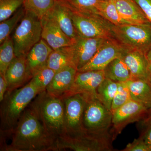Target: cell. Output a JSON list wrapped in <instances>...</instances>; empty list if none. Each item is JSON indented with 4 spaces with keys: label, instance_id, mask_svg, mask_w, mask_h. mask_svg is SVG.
<instances>
[{
    "label": "cell",
    "instance_id": "ba28073f",
    "mask_svg": "<svg viewBox=\"0 0 151 151\" xmlns=\"http://www.w3.org/2000/svg\"><path fill=\"white\" fill-rule=\"evenodd\" d=\"M70 9L73 25L78 36L105 39L114 38L112 31L113 24L101 16Z\"/></svg>",
    "mask_w": 151,
    "mask_h": 151
},
{
    "label": "cell",
    "instance_id": "4dcf8cb0",
    "mask_svg": "<svg viewBox=\"0 0 151 151\" xmlns=\"http://www.w3.org/2000/svg\"><path fill=\"white\" fill-rule=\"evenodd\" d=\"M132 100L129 89L127 82L118 83V89L113 98L111 111L112 113Z\"/></svg>",
    "mask_w": 151,
    "mask_h": 151
},
{
    "label": "cell",
    "instance_id": "7a4b0ae2",
    "mask_svg": "<svg viewBox=\"0 0 151 151\" xmlns=\"http://www.w3.org/2000/svg\"><path fill=\"white\" fill-rule=\"evenodd\" d=\"M39 93V91L29 82L22 87L6 94L1 102L2 136H11L26 108Z\"/></svg>",
    "mask_w": 151,
    "mask_h": 151
},
{
    "label": "cell",
    "instance_id": "8fae6325",
    "mask_svg": "<svg viewBox=\"0 0 151 151\" xmlns=\"http://www.w3.org/2000/svg\"><path fill=\"white\" fill-rule=\"evenodd\" d=\"M126 48L115 38L107 39L92 60L78 71L103 70L113 60L121 57Z\"/></svg>",
    "mask_w": 151,
    "mask_h": 151
},
{
    "label": "cell",
    "instance_id": "4fadbf2b",
    "mask_svg": "<svg viewBox=\"0 0 151 151\" xmlns=\"http://www.w3.org/2000/svg\"><path fill=\"white\" fill-rule=\"evenodd\" d=\"M105 78L103 70L77 71L73 86L64 97L76 94L96 96L97 87Z\"/></svg>",
    "mask_w": 151,
    "mask_h": 151
},
{
    "label": "cell",
    "instance_id": "5b68a950",
    "mask_svg": "<svg viewBox=\"0 0 151 151\" xmlns=\"http://www.w3.org/2000/svg\"><path fill=\"white\" fill-rule=\"evenodd\" d=\"M85 94L86 103L83 117V127L85 131L94 134L113 133L111 132L112 111L96 95Z\"/></svg>",
    "mask_w": 151,
    "mask_h": 151
},
{
    "label": "cell",
    "instance_id": "9a60e30c",
    "mask_svg": "<svg viewBox=\"0 0 151 151\" xmlns=\"http://www.w3.org/2000/svg\"><path fill=\"white\" fill-rule=\"evenodd\" d=\"M41 22L42 38L53 50L72 45L73 41L64 33L53 19L47 16Z\"/></svg>",
    "mask_w": 151,
    "mask_h": 151
},
{
    "label": "cell",
    "instance_id": "d6a6232c",
    "mask_svg": "<svg viewBox=\"0 0 151 151\" xmlns=\"http://www.w3.org/2000/svg\"><path fill=\"white\" fill-rule=\"evenodd\" d=\"M137 123V128L139 133V137L145 142L151 150V113L149 112Z\"/></svg>",
    "mask_w": 151,
    "mask_h": 151
},
{
    "label": "cell",
    "instance_id": "8992f818",
    "mask_svg": "<svg viewBox=\"0 0 151 151\" xmlns=\"http://www.w3.org/2000/svg\"><path fill=\"white\" fill-rule=\"evenodd\" d=\"M42 28L41 21L33 14L25 11L12 37L16 56L27 55L41 39Z\"/></svg>",
    "mask_w": 151,
    "mask_h": 151
},
{
    "label": "cell",
    "instance_id": "ac0fdd59",
    "mask_svg": "<svg viewBox=\"0 0 151 151\" xmlns=\"http://www.w3.org/2000/svg\"><path fill=\"white\" fill-rule=\"evenodd\" d=\"M121 58L129 68L132 79L149 81L148 63L146 54L139 50L127 47Z\"/></svg>",
    "mask_w": 151,
    "mask_h": 151
},
{
    "label": "cell",
    "instance_id": "3957f363",
    "mask_svg": "<svg viewBox=\"0 0 151 151\" xmlns=\"http://www.w3.org/2000/svg\"><path fill=\"white\" fill-rule=\"evenodd\" d=\"M47 132L57 140L66 134L63 99L50 95L46 90L39 93L31 104Z\"/></svg>",
    "mask_w": 151,
    "mask_h": 151
},
{
    "label": "cell",
    "instance_id": "f35d334b",
    "mask_svg": "<svg viewBox=\"0 0 151 151\" xmlns=\"http://www.w3.org/2000/svg\"><path fill=\"white\" fill-rule=\"evenodd\" d=\"M149 112H150V113H151V108L149 109Z\"/></svg>",
    "mask_w": 151,
    "mask_h": 151
},
{
    "label": "cell",
    "instance_id": "d6986e66",
    "mask_svg": "<svg viewBox=\"0 0 151 151\" xmlns=\"http://www.w3.org/2000/svg\"><path fill=\"white\" fill-rule=\"evenodd\" d=\"M53 50L41 38L30 50L27 55L28 68L33 77L47 65L50 55Z\"/></svg>",
    "mask_w": 151,
    "mask_h": 151
},
{
    "label": "cell",
    "instance_id": "7c38bea8",
    "mask_svg": "<svg viewBox=\"0 0 151 151\" xmlns=\"http://www.w3.org/2000/svg\"><path fill=\"white\" fill-rule=\"evenodd\" d=\"M107 39L78 36L71 47L73 61L77 70L88 63Z\"/></svg>",
    "mask_w": 151,
    "mask_h": 151
},
{
    "label": "cell",
    "instance_id": "44dd1931",
    "mask_svg": "<svg viewBox=\"0 0 151 151\" xmlns=\"http://www.w3.org/2000/svg\"><path fill=\"white\" fill-rule=\"evenodd\" d=\"M132 100L151 108V83L148 80L132 78L127 81Z\"/></svg>",
    "mask_w": 151,
    "mask_h": 151
},
{
    "label": "cell",
    "instance_id": "d4e9b609",
    "mask_svg": "<svg viewBox=\"0 0 151 151\" xmlns=\"http://www.w3.org/2000/svg\"><path fill=\"white\" fill-rule=\"evenodd\" d=\"M57 0H24L23 6L26 12L37 17L41 21L46 17Z\"/></svg>",
    "mask_w": 151,
    "mask_h": 151
},
{
    "label": "cell",
    "instance_id": "e0dca14e",
    "mask_svg": "<svg viewBox=\"0 0 151 151\" xmlns=\"http://www.w3.org/2000/svg\"><path fill=\"white\" fill-rule=\"evenodd\" d=\"M47 16L55 22L64 33L73 41L78 36L73 25L71 10L61 0H57Z\"/></svg>",
    "mask_w": 151,
    "mask_h": 151
},
{
    "label": "cell",
    "instance_id": "8d00e7d4",
    "mask_svg": "<svg viewBox=\"0 0 151 151\" xmlns=\"http://www.w3.org/2000/svg\"><path fill=\"white\" fill-rule=\"evenodd\" d=\"M147 60L148 63V75L149 81L151 83V50L148 52L147 55Z\"/></svg>",
    "mask_w": 151,
    "mask_h": 151
},
{
    "label": "cell",
    "instance_id": "5bb4252c",
    "mask_svg": "<svg viewBox=\"0 0 151 151\" xmlns=\"http://www.w3.org/2000/svg\"><path fill=\"white\" fill-rule=\"evenodd\" d=\"M26 57L27 55L16 57L8 68L5 75L8 84L6 94L18 89L32 78L28 68Z\"/></svg>",
    "mask_w": 151,
    "mask_h": 151
},
{
    "label": "cell",
    "instance_id": "e575fe53",
    "mask_svg": "<svg viewBox=\"0 0 151 151\" xmlns=\"http://www.w3.org/2000/svg\"><path fill=\"white\" fill-rule=\"evenodd\" d=\"M151 23V0H134Z\"/></svg>",
    "mask_w": 151,
    "mask_h": 151
},
{
    "label": "cell",
    "instance_id": "484cf974",
    "mask_svg": "<svg viewBox=\"0 0 151 151\" xmlns=\"http://www.w3.org/2000/svg\"><path fill=\"white\" fill-rule=\"evenodd\" d=\"M118 83L105 78L97 87L96 91L97 98L111 110L113 98L118 89Z\"/></svg>",
    "mask_w": 151,
    "mask_h": 151
},
{
    "label": "cell",
    "instance_id": "52a82bcc",
    "mask_svg": "<svg viewBox=\"0 0 151 151\" xmlns=\"http://www.w3.org/2000/svg\"><path fill=\"white\" fill-rule=\"evenodd\" d=\"M113 37L127 48L147 55L151 50V23L141 24L113 25Z\"/></svg>",
    "mask_w": 151,
    "mask_h": 151
},
{
    "label": "cell",
    "instance_id": "1f68e13d",
    "mask_svg": "<svg viewBox=\"0 0 151 151\" xmlns=\"http://www.w3.org/2000/svg\"><path fill=\"white\" fill-rule=\"evenodd\" d=\"M23 3L24 0H0V22L10 17Z\"/></svg>",
    "mask_w": 151,
    "mask_h": 151
},
{
    "label": "cell",
    "instance_id": "30bf717a",
    "mask_svg": "<svg viewBox=\"0 0 151 151\" xmlns=\"http://www.w3.org/2000/svg\"><path fill=\"white\" fill-rule=\"evenodd\" d=\"M149 110L142 103L131 100L113 111L111 132L115 137L127 125L142 119L148 114Z\"/></svg>",
    "mask_w": 151,
    "mask_h": 151
},
{
    "label": "cell",
    "instance_id": "2e32d148",
    "mask_svg": "<svg viewBox=\"0 0 151 151\" xmlns=\"http://www.w3.org/2000/svg\"><path fill=\"white\" fill-rule=\"evenodd\" d=\"M77 71L75 68L69 66L56 72L47 88V92L53 97H65L73 86Z\"/></svg>",
    "mask_w": 151,
    "mask_h": 151
},
{
    "label": "cell",
    "instance_id": "f1b7e54d",
    "mask_svg": "<svg viewBox=\"0 0 151 151\" xmlns=\"http://www.w3.org/2000/svg\"><path fill=\"white\" fill-rule=\"evenodd\" d=\"M55 73L54 70L45 66L36 73L29 82L41 93L46 90Z\"/></svg>",
    "mask_w": 151,
    "mask_h": 151
},
{
    "label": "cell",
    "instance_id": "d590c367",
    "mask_svg": "<svg viewBox=\"0 0 151 151\" xmlns=\"http://www.w3.org/2000/svg\"><path fill=\"white\" fill-rule=\"evenodd\" d=\"M7 88V82L5 76L0 73V102H2L4 99Z\"/></svg>",
    "mask_w": 151,
    "mask_h": 151
},
{
    "label": "cell",
    "instance_id": "74e56055",
    "mask_svg": "<svg viewBox=\"0 0 151 151\" xmlns=\"http://www.w3.org/2000/svg\"><path fill=\"white\" fill-rule=\"evenodd\" d=\"M102 1H116V0H102Z\"/></svg>",
    "mask_w": 151,
    "mask_h": 151
},
{
    "label": "cell",
    "instance_id": "ffe728a7",
    "mask_svg": "<svg viewBox=\"0 0 151 151\" xmlns=\"http://www.w3.org/2000/svg\"><path fill=\"white\" fill-rule=\"evenodd\" d=\"M114 2L122 16L132 24L150 22L134 0H116Z\"/></svg>",
    "mask_w": 151,
    "mask_h": 151
},
{
    "label": "cell",
    "instance_id": "4316f807",
    "mask_svg": "<svg viewBox=\"0 0 151 151\" xmlns=\"http://www.w3.org/2000/svg\"><path fill=\"white\" fill-rule=\"evenodd\" d=\"M13 42L9 37L0 47V73L5 75L8 68L16 57Z\"/></svg>",
    "mask_w": 151,
    "mask_h": 151
},
{
    "label": "cell",
    "instance_id": "9c48e42d",
    "mask_svg": "<svg viewBox=\"0 0 151 151\" xmlns=\"http://www.w3.org/2000/svg\"><path fill=\"white\" fill-rule=\"evenodd\" d=\"M63 99L65 105V135L76 136L86 132L83 125V114L86 103L85 94H72Z\"/></svg>",
    "mask_w": 151,
    "mask_h": 151
},
{
    "label": "cell",
    "instance_id": "7402d4cb",
    "mask_svg": "<svg viewBox=\"0 0 151 151\" xmlns=\"http://www.w3.org/2000/svg\"><path fill=\"white\" fill-rule=\"evenodd\" d=\"M46 66L55 72L69 66L76 68L71 47H65L52 50L49 57Z\"/></svg>",
    "mask_w": 151,
    "mask_h": 151
},
{
    "label": "cell",
    "instance_id": "277c9868",
    "mask_svg": "<svg viewBox=\"0 0 151 151\" xmlns=\"http://www.w3.org/2000/svg\"><path fill=\"white\" fill-rule=\"evenodd\" d=\"M113 133L94 134L86 133L76 136L65 135L57 139L55 151L70 149L76 151H113Z\"/></svg>",
    "mask_w": 151,
    "mask_h": 151
},
{
    "label": "cell",
    "instance_id": "6da1fadb",
    "mask_svg": "<svg viewBox=\"0 0 151 151\" xmlns=\"http://www.w3.org/2000/svg\"><path fill=\"white\" fill-rule=\"evenodd\" d=\"M11 136L12 142L3 148L4 151H55L56 139L49 134L31 106L24 111Z\"/></svg>",
    "mask_w": 151,
    "mask_h": 151
},
{
    "label": "cell",
    "instance_id": "836d02e7",
    "mask_svg": "<svg viewBox=\"0 0 151 151\" xmlns=\"http://www.w3.org/2000/svg\"><path fill=\"white\" fill-rule=\"evenodd\" d=\"M122 151H151L148 146L141 138L135 139L132 143H129Z\"/></svg>",
    "mask_w": 151,
    "mask_h": 151
},
{
    "label": "cell",
    "instance_id": "603a6c76",
    "mask_svg": "<svg viewBox=\"0 0 151 151\" xmlns=\"http://www.w3.org/2000/svg\"><path fill=\"white\" fill-rule=\"evenodd\" d=\"M103 70L105 78L117 83L127 82L132 79L129 68L121 57L113 60Z\"/></svg>",
    "mask_w": 151,
    "mask_h": 151
},
{
    "label": "cell",
    "instance_id": "83f0119b",
    "mask_svg": "<svg viewBox=\"0 0 151 151\" xmlns=\"http://www.w3.org/2000/svg\"><path fill=\"white\" fill-rule=\"evenodd\" d=\"M25 14L23 6L19 9L8 19L1 22L0 24V44H2L9 37L19 22H20Z\"/></svg>",
    "mask_w": 151,
    "mask_h": 151
},
{
    "label": "cell",
    "instance_id": "f546056e",
    "mask_svg": "<svg viewBox=\"0 0 151 151\" xmlns=\"http://www.w3.org/2000/svg\"><path fill=\"white\" fill-rule=\"evenodd\" d=\"M74 10L97 14V7L102 0H61Z\"/></svg>",
    "mask_w": 151,
    "mask_h": 151
},
{
    "label": "cell",
    "instance_id": "cb8c5ba5",
    "mask_svg": "<svg viewBox=\"0 0 151 151\" xmlns=\"http://www.w3.org/2000/svg\"><path fill=\"white\" fill-rule=\"evenodd\" d=\"M97 14L114 25L132 24L122 16L114 1H101L97 7Z\"/></svg>",
    "mask_w": 151,
    "mask_h": 151
}]
</instances>
